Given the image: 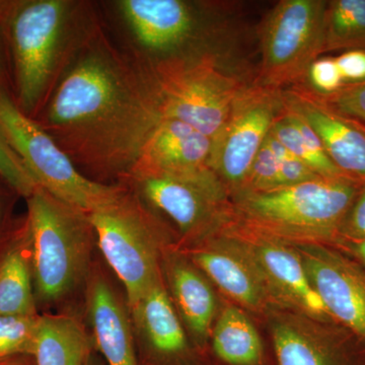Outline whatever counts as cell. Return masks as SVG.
Returning <instances> with one entry per match:
<instances>
[{
    "mask_svg": "<svg viewBox=\"0 0 365 365\" xmlns=\"http://www.w3.org/2000/svg\"><path fill=\"white\" fill-rule=\"evenodd\" d=\"M326 0H281L259 30L258 85L284 90L304 83L309 67L323 54Z\"/></svg>",
    "mask_w": 365,
    "mask_h": 365,
    "instance_id": "10",
    "label": "cell"
},
{
    "mask_svg": "<svg viewBox=\"0 0 365 365\" xmlns=\"http://www.w3.org/2000/svg\"><path fill=\"white\" fill-rule=\"evenodd\" d=\"M26 201L36 302H60L90 273L97 246L90 215L40 187Z\"/></svg>",
    "mask_w": 365,
    "mask_h": 365,
    "instance_id": "4",
    "label": "cell"
},
{
    "mask_svg": "<svg viewBox=\"0 0 365 365\" xmlns=\"http://www.w3.org/2000/svg\"><path fill=\"white\" fill-rule=\"evenodd\" d=\"M284 109L282 90L251 83L212 138L209 168L232 197L241 191L271 127Z\"/></svg>",
    "mask_w": 365,
    "mask_h": 365,
    "instance_id": "11",
    "label": "cell"
},
{
    "mask_svg": "<svg viewBox=\"0 0 365 365\" xmlns=\"http://www.w3.org/2000/svg\"><path fill=\"white\" fill-rule=\"evenodd\" d=\"M336 249L352 257L365 268V237L356 242H343Z\"/></svg>",
    "mask_w": 365,
    "mask_h": 365,
    "instance_id": "36",
    "label": "cell"
},
{
    "mask_svg": "<svg viewBox=\"0 0 365 365\" xmlns=\"http://www.w3.org/2000/svg\"><path fill=\"white\" fill-rule=\"evenodd\" d=\"M128 309L139 365H213L190 339L163 276Z\"/></svg>",
    "mask_w": 365,
    "mask_h": 365,
    "instance_id": "16",
    "label": "cell"
},
{
    "mask_svg": "<svg viewBox=\"0 0 365 365\" xmlns=\"http://www.w3.org/2000/svg\"><path fill=\"white\" fill-rule=\"evenodd\" d=\"M266 143L270 146L279 163V187L278 188L294 186V185L312 181V180L321 177L309 169L306 163L294 157L270 133L266 138Z\"/></svg>",
    "mask_w": 365,
    "mask_h": 365,
    "instance_id": "30",
    "label": "cell"
},
{
    "mask_svg": "<svg viewBox=\"0 0 365 365\" xmlns=\"http://www.w3.org/2000/svg\"><path fill=\"white\" fill-rule=\"evenodd\" d=\"M222 227L237 240L253 261L278 307L333 321L312 287L294 246L255 232L232 220Z\"/></svg>",
    "mask_w": 365,
    "mask_h": 365,
    "instance_id": "14",
    "label": "cell"
},
{
    "mask_svg": "<svg viewBox=\"0 0 365 365\" xmlns=\"http://www.w3.org/2000/svg\"><path fill=\"white\" fill-rule=\"evenodd\" d=\"M0 175L18 190L24 199L28 198L37 189V184L18 157L4 132L0 129Z\"/></svg>",
    "mask_w": 365,
    "mask_h": 365,
    "instance_id": "29",
    "label": "cell"
},
{
    "mask_svg": "<svg viewBox=\"0 0 365 365\" xmlns=\"http://www.w3.org/2000/svg\"><path fill=\"white\" fill-rule=\"evenodd\" d=\"M355 124H356V123H355ZM356 125H357V126H359V128H360V129H362V130H364V131L365 132V127H364V126H360V125H359V124H356Z\"/></svg>",
    "mask_w": 365,
    "mask_h": 365,
    "instance_id": "40",
    "label": "cell"
},
{
    "mask_svg": "<svg viewBox=\"0 0 365 365\" xmlns=\"http://www.w3.org/2000/svg\"><path fill=\"white\" fill-rule=\"evenodd\" d=\"M122 184L114 200L88 215L97 246L123 284L130 307L162 277L163 249L176 237L135 192Z\"/></svg>",
    "mask_w": 365,
    "mask_h": 365,
    "instance_id": "7",
    "label": "cell"
},
{
    "mask_svg": "<svg viewBox=\"0 0 365 365\" xmlns=\"http://www.w3.org/2000/svg\"><path fill=\"white\" fill-rule=\"evenodd\" d=\"M88 312L96 348L106 365H139L128 307L98 274H93L88 282Z\"/></svg>",
    "mask_w": 365,
    "mask_h": 365,
    "instance_id": "20",
    "label": "cell"
},
{
    "mask_svg": "<svg viewBox=\"0 0 365 365\" xmlns=\"http://www.w3.org/2000/svg\"><path fill=\"white\" fill-rule=\"evenodd\" d=\"M211 148V137L181 120L162 118L143 144L128 175L205 172L210 170Z\"/></svg>",
    "mask_w": 365,
    "mask_h": 365,
    "instance_id": "19",
    "label": "cell"
},
{
    "mask_svg": "<svg viewBox=\"0 0 365 365\" xmlns=\"http://www.w3.org/2000/svg\"><path fill=\"white\" fill-rule=\"evenodd\" d=\"M365 184L351 177H319L268 191L230 197V220L292 245L336 248L346 216Z\"/></svg>",
    "mask_w": 365,
    "mask_h": 365,
    "instance_id": "3",
    "label": "cell"
},
{
    "mask_svg": "<svg viewBox=\"0 0 365 365\" xmlns=\"http://www.w3.org/2000/svg\"><path fill=\"white\" fill-rule=\"evenodd\" d=\"M120 182L172 228L179 248L205 239L232 215L227 190L211 170L188 175L130 174Z\"/></svg>",
    "mask_w": 365,
    "mask_h": 365,
    "instance_id": "9",
    "label": "cell"
},
{
    "mask_svg": "<svg viewBox=\"0 0 365 365\" xmlns=\"http://www.w3.org/2000/svg\"><path fill=\"white\" fill-rule=\"evenodd\" d=\"M277 365H365V343L333 321L276 309L263 326Z\"/></svg>",
    "mask_w": 365,
    "mask_h": 365,
    "instance_id": "12",
    "label": "cell"
},
{
    "mask_svg": "<svg viewBox=\"0 0 365 365\" xmlns=\"http://www.w3.org/2000/svg\"><path fill=\"white\" fill-rule=\"evenodd\" d=\"M278 187H279V163L265 139L260 150L254 158L248 178L240 192L268 191Z\"/></svg>",
    "mask_w": 365,
    "mask_h": 365,
    "instance_id": "28",
    "label": "cell"
},
{
    "mask_svg": "<svg viewBox=\"0 0 365 365\" xmlns=\"http://www.w3.org/2000/svg\"><path fill=\"white\" fill-rule=\"evenodd\" d=\"M209 342L213 365H277L267 335L253 317L220 295Z\"/></svg>",
    "mask_w": 365,
    "mask_h": 365,
    "instance_id": "21",
    "label": "cell"
},
{
    "mask_svg": "<svg viewBox=\"0 0 365 365\" xmlns=\"http://www.w3.org/2000/svg\"><path fill=\"white\" fill-rule=\"evenodd\" d=\"M179 249L207 276L222 297L253 317L262 328L274 309H281L253 261L222 227L192 246Z\"/></svg>",
    "mask_w": 365,
    "mask_h": 365,
    "instance_id": "13",
    "label": "cell"
},
{
    "mask_svg": "<svg viewBox=\"0 0 365 365\" xmlns=\"http://www.w3.org/2000/svg\"><path fill=\"white\" fill-rule=\"evenodd\" d=\"M282 98L285 109L314 129L334 165L348 176L365 181V132L319 102L304 83L282 90Z\"/></svg>",
    "mask_w": 365,
    "mask_h": 365,
    "instance_id": "18",
    "label": "cell"
},
{
    "mask_svg": "<svg viewBox=\"0 0 365 365\" xmlns=\"http://www.w3.org/2000/svg\"><path fill=\"white\" fill-rule=\"evenodd\" d=\"M40 314L0 316V362L33 356Z\"/></svg>",
    "mask_w": 365,
    "mask_h": 365,
    "instance_id": "26",
    "label": "cell"
},
{
    "mask_svg": "<svg viewBox=\"0 0 365 365\" xmlns=\"http://www.w3.org/2000/svg\"><path fill=\"white\" fill-rule=\"evenodd\" d=\"M85 365H104V364H102V361H101V359L96 355V353H93L90 359H88V361L86 362Z\"/></svg>",
    "mask_w": 365,
    "mask_h": 365,
    "instance_id": "38",
    "label": "cell"
},
{
    "mask_svg": "<svg viewBox=\"0 0 365 365\" xmlns=\"http://www.w3.org/2000/svg\"><path fill=\"white\" fill-rule=\"evenodd\" d=\"M26 215L0 260V316L37 314Z\"/></svg>",
    "mask_w": 365,
    "mask_h": 365,
    "instance_id": "22",
    "label": "cell"
},
{
    "mask_svg": "<svg viewBox=\"0 0 365 365\" xmlns=\"http://www.w3.org/2000/svg\"><path fill=\"white\" fill-rule=\"evenodd\" d=\"M365 237V184L346 216L340 232V241L343 242H356Z\"/></svg>",
    "mask_w": 365,
    "mask_h": 365,
    "instance_id": "33",
    "label": "cell"
},
{
    "mask_svg": "<svg viewBox=\"0 0 365 365\" xmlns=\"http://www.w3.org/2000/svg\"><path fill=\"white\" fill-rule=\"evenodd\" d=\"M313 93L319 102L336 114L365 127V81L344 85L329 95Z\"/></svg>",
    "mask_w": 365,
    "mask_h": 365,
    "instance_id": "27",
    "label": "cell"
},
{
    "mask_svg": "<svg viewBox=\"0 0 365 365\" xmlns=\"http://www.w3.org/2000/svg\"><path fill=\"white\" fill-rule=\"evenodd\" d=\"M329 316L365 343V268L340 250L294 246Z\"/></svg>",
    "mask_w": 365,
    "mask_h": 365,
    "instance_id": "15",
    "label": "cell"
},
{
    "mask_svg": "<svg viewBox=\"0 0 365 365\" xmlns=\"http://www.w3.org/2000/svg\"><path fill=\"white\" fill-rule=\"evenodd\" d=\"M83 0H6L4 34L11 91L21 113L36 119L62 74L102 21Z\"/></svg>",
    "mask_w": 365,
    "mask_h": 365,
    "instance_id": "2",
    "label": "cell"
},
{
    "mask_svg": "<svg viewBox=\"0 0 365 365\" xmlns=\"http://www.w3.org/2000/svg\"><path fill=\"white\" fill-rule=\"evenodd\" d=\"M0 365H35L33 356H19L0 362Z\"/></svg>",
    "mask_w": 365,
    "mask_h": 365,
    "instance_id": "37",
    "label": "cell"
},
{
    "mask_svg": "<svg viewBox=\"0 0 365 365\" xmlns=\"http://www.w3.org/2000/svg\"><path fill=\"white\" fill-rule=\"evenodd\" d=\"M141 62L150 72L163 118L181 120L211 138L253 83L232 68L228 55L217 53Z\"/></svg>",
    "mask_w": 365,
    "mask_h": 365,
    "instance_id": "6",
    "label": "cell"
},
{
    "mask_svg": "<svg viewBox=\"0 0 365 365\" xmlns=\"http://www.w3.org/2000/svg\"><path fill=\"white\" fill-rule=\"evenodd\" d=\"M160 268L168 294L190 339L211 360L209 342L220 312V292L176 242L163 249Z\"/></svg>",
    "mask_w": 365,
    "mask_h": 365,
    "instance_id": "17",
    "label": "cell"
},
{
    "mask_svg": "<svg viewBox=\"0 0 365 365\" xmlns=\"http://www.w3.org/2000/svg\"><path fill=\"white\" fill-rule=\"evenodd\" d=\"M23 198L18 190L0 175V246L14 235L24 216L14 215L16 202Z\"/></svg>",
    "mask_w": 365,
    "mask_h": 365,
    "instance_id": "32",
    "label": "cell"
},
{
    "mask_svg": "<svg viewBox=\"0 0 365 365\" xmlns=\"http://www.w3.org/2000/svg\"><path fill=\"white\" fill-rule=\"evenodd\" d=\"M11 237H13V235H11ZM11 237H9V239L7 240V241L6 242H4V244H2L1 246H0V260H1L2 255H4V251H6L7 244H9V240H11Z\"/></svg>",
    "mask_w": 365,
    "mask_h": 365,
    "instance_id": "39",
    "label": "cell"
},
{
    "mask_svg": "<svg viewBox=\"0 0 365 365\" xmlns=\"http://www.w3.org/2000/svg\"><path fill=\"white\" fill-rule=\"evenodd\" d=\"M162 118L148 68L102 20L34 120L81 174L111 185L129 174Z\"/></svg>",
    "mask_w": 365,
    "mask_h": 365,
    "instance_id": "1",
    "label": "cell"
},
{
    "mask_svg": "<svg viewBox=\"0 0 365 365\" xmlns=\"http://www.w3.org/2000/svg\"><path fill=\"white\" fill-rule=\"evenodd\" d=\"M127 40L143 62L217 53L225 48L227 23L218 4L187 0H117L109 4Z\"/></svg>",
    "mask_w": 365,
    "mask_h": 365,
    "instance_id": "5",
    "label": "cell"
},
{
    "mask_svg": "<svg viewBox=\"0 0 365 365\" xmlns=\"http://www.w3.org/2000/svg\"><path fill=\"white\" fill-rule=\"evenodd\" d=\"M365 50V0L327 2L323 53Z\"/></svg>",
    "mask_w": 365,
    "mask_h": 365,
    "instance_id": "25",
    "label": "cell"
},
{
    "mask_svg": "<svg viewBox=\"0 0 365 365\" xmlns=\"http://www.w3.org/2000/svg\"><path fill=\"white\" fill-rule=\"evenodd\" d=\"M4 9H6V0H0V86L6 88L11 93V69H9L6 34H4Z\"/></svg>",
    "mask_w": 365,
    "mask_h": 365,
    "instance_id": "35",
    "label": "cell"
},
{
    "mask_svg": "<svg viewBox=\"0 0 365 365\" xmlns=\"http://www.w3.org/2000/svg\"><path fill=\"white\" fill-rule=\"evenodd\" d=\"M334 58L344 85L365 81V50H349Z\"/></svg>",
    "mask_w": 365,
    "mask_h": 365,
    "instance_id": "34",
    "label": "cell"
},
{
    "mask_svg": "<svg viewBox=\"0 0 365 365\" xmlns=\"http://www.w3.org/2000/svg\"><path fill=\"white\" fill-rule=\"evenodd\" d=\"M93 336L71 314H40L35 365H85L95 353Z\"/></svg>",
    "mask_w": 365,
    "mask_h": 365,
    "instance_id": "23",
    "label": "cell"
},
{
    "mask_svg": "<svg viewBox=\"0 0 365 365\" xmlns=\"http://www.w3.org/2000/svg\"><path fill=\"white\" fill-rule=\"evenodd\" d=\"M0 129L37 186L79 210L90 215L114 200L123 189L122 182L101 184L81 174L54 139L21 113L1 86Z\"/></svg>",
    "mask_w": 365,
    "mask_h": 365,
    "instance_id": "8",
    "label": "cell"
},
{
    "mask_svg": "<svg viewBox=\"0 0 365 365\" xmlns=\"http://www.w3.org/2000/svg\"><path fill=\"white\" fill-rule=\"evenodd\" d=\"M269 133L319 176L350 177L334 165L316 132L295 113L284 108Z\"/></svg>",
    "mask_w": 365,
    "mask_h": 365,
    "instance_id": "24",
    "label": "cell"
},
{
    "mask_svg": "<svg viewBox=\"0 0 365 365\" xmlns=\"http://www.w3.org/2000/svg\"><path fill=\"white\" fill-rule=\"evenodd\" d=\"M319 95H329L340 90L344 83L334 57H319L309 67L304 83Z\"/></svg>",
    "mask_w": 365,
    "mask_h": 365,
    "instance_id": "31",
    "label": "cell"
}]
</instances>
